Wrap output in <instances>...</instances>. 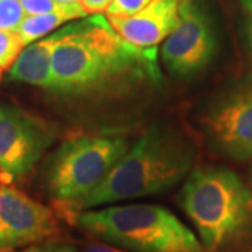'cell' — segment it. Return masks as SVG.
<instances>
[{"instance_id":"cell-1","label":"cell","mask_w":252,"mask_h":252,"mask_svg":"<svg viewBox=\"0 0 252 252\" xmlns=\"http://www.w3.org/2000/svg\"><path fill=\"white\" fill-rule=\"evenodd\" d=\"M157 48L127 42L101 14L55 32L51 93L70 98L117 95L157 83Z\"/></svg>"},{"instance_id":"cell-2","label":"cell","mask_w":252,"mask_h":252,"mask_svg":"<svg viewBox=\"0 0 252 252\" xmlns=\"http://www.w3.org/2000/svg\"><path fill=\"white\" fill-rule=\"evenodd\" d=\"M196 154L184 133L170 124L156 122L139 137L111 170L105 180L69 209L63 216L129 199L158 195L187 180Z\"/></svg>"},{"instance_id":"cell-3","label":"cell","mask_w":252,"mask_h":252,"mask_svg":"<svg viewBox=\"0 0 252 252\" xmlns=\"http://www.w3.org/2000/svg\"><path fill=\"white\" fill-rule=\"evenodd\" d=\"M178 200L206 252L231 251L252 235V190L228 168H193Z\"/></svg>"},{"instance_id":"cell-4","label":"cell","mask_w":252,"mask_h":252,"mask_svg":"<svg viewBox=\"0 0 252 252\" xmlns=\"http://www.w3.org/2000/svg\"><path fill=\"white\" fill-rule=\"evenodd\" d=\"M70 220L87 234L127 252H206L198 235L160 205L89 209Z\"/></svg>"},{"instance_id":"cell-5","label":"cell","mask_w":252,"mask_h":252,"mask_svg":"<svg viewBox=\"0 0 252 252\" xmlns=\"http://www.w3.org/2000/svg\"><path fill=\"white\" fill-rule=\"evenodd\" d=\"M127 150V140L117 135H81L64 140L44 167V187L59 212L97 188Z\"/></svg>"},{"instance_id":"cell-6","label":"cell","mask_w":252,"mask_h":252,"mask_svg":"<svg viewBox=\"0 0 252 252\" xmlns=\"http://www.w3.org/2000/svg\"><path fill=\"white\" fill-rule=\"evenodd\" d=\"M212 149L231 160L252 158V76L217 93L199 117Z\"/></svg>"},{"instance_id":"cell-7","label":"cell","mask_w":252,"mask_h":252,"mask_svg":"<svg viewBox=\"0 0 252 252\" xmlns=\"http://www.w3.org/2000/svg\"><path fill=\"white\" fill-rule=\"evenodd\" d=\"M54 142V129L44 119L17 105L1 104L0 182L11 185L30 174Z\"/></svg>"},{"instance_id":"cell-8","label":"cell","mask_w":252,"mask_h":252,"mask_svg":"<svg viewBox=\"0 0 252 252\" xmlns=\"http://www.w3.org/2000/svg\"><path fill=\"white\" fill-rule=\"evenodd\" d=\"M215 52L216 39L206 14L192 0H181L178 21L162 45L164 66L174 76L188 79L205 70Z\"/></svg>"},{"instance_id":"cell-9","label":"cell","mask_w":252,"mask_h":252,"mask_svg":"<svg viewBox=\"0 0 252 252\" xmlns=\"http://www.w3.org/2000/svg\"><path fill=\"white\" fill-rule=\"evenodd\" d=\"M59 233L55 212L11 185L0 187V251H16Z\"/></svg>"},{"instance_id":"cell-10","label":"cell","mask_w":252,"mask_h":252,"mask_svg":"<svg viewBox=\"0 0 252 252\" xmlns=\"http://www.w3.org/2000/svg\"><path fill=\"white\" fill-rule=\"evenodd\" d=\"M181 0H152L129 17H107L109 24L127 42L156 48L172 32L178 21Z\"/></svg>"},{"instance_id":"cell-11","label":"cell","mask_w":252,"mask_h":252,"mask_svg":"<svg viewBox=\"0 0 252 252\" xmlns=\"http://www.w3.org/2000/svg\"><path fill=\"white\" fill-rule=\"evenodd\" d=\"M54 46L55 34L27 45L10 67V79L51 91Z\"/></svg>"},{"instance_id":"cell-12","label":"cell","mask_w":252,"mask_h":252,"mask_svg":"<svg viewBox=\"0 0 252 252\" xmlns=\"http://www.w3.org/2000/svg\"><path fill=\"white\" fill-rule=\"evenodd\" d=\"M86 11L83 10L81 4H74L72 7L63 11L48 13V14H36V16H27L20 24L17 32L21 36L24 45L27 46L42 36L54 31L55 28L61 27L63 23H67L74 18L86 17Z\"/></svg>"},{"instance_id":"cell-13","label":"cell","mask_w":252,"mask_h":252,"mask_svg":"<svg viewBox=\"0 0 252 252\" xmlns=\"http://www.w3.org/2000/svg\"><path fill=\"white\" fill-rule=\"evenodd\" d=\"M24 46L17 31L0 30V70L11 67Z\"/></svg>"},{"instance_id":"cell-14","label":"cell","mask_w":252,"mask_h":252,"mask_svg":"<svg viewBox=\"0 0 252 252\" xmlns=\"http://www.w3.org/2000/svg\"><path fill=\"white\" fill-rule=\"evenodd\" d=\"M26 17L21 0H0V30L17 31Z\"/></svg>"},{"instance_id":"cell-15","label":"cell","mask_w":252,"mask_h":252,"mask_svg":"<svg viewBox=\"0 0 252 252\" xmlns=\"http://www.w3.org/2000/svg\"><path fill=\"white\" fill-rule=\"evenodd\" d=\"M152 0H112L107 9V17H129L146 7Z\"/></svg>"},{"instance_id":"cell-16","label":"cell","mask_w":252,"mask_h":252,"mask_svg":"<svg viewBox=\"0 0 252 252\" xmlns=\"http://www.w3.org/2000/svg\"><path fill=\"white\" fill-rule=\"evenodd\" d=\"M3 252H79L77 247L74 244L64 241V240H58V238H49L41 243L32 244L24 247L18 251H3Z\"/></svg>"},{"instance_id":"cell-17","label":"cell","mask_w":252,"mask_h":252,"mask_svg":"<svg viewBox=\"0 0 252 252\" xmlns=\"http://www.w3.org/2000/svg\"><path fill=\"white\" fill-rule=\"evenodd\" d=\"M21 4L27 16H36V14H48V13H56L63 11L72 7L74 4H59L55 0H21Z\"/></svg>"},{"instance_id":"cell-18","label":"cell","mask_w":252,"mask_h":252,"mask_svg":"<svg viewBox=\"0 0 252 252\" xmlns=\"http://www.w3.org/2000/svg\"><path fill=\"white\" fill-rule=\"evenodd\" d=\"M112 0H81V7L86 11V14H101L102 11H107Z\"/></svg>"},{"instance_id":"cell-19","label":"cell","mask_w":252,"mask_h":252,"mask_svg":"<svg viewBox=\"0 0 252 252\" xmlns=\"http://www.w3.org/2000/svg\"><path fill=\"white\" fill-rule=\"evenodd\" d=\"M81 252H125L124 250H119L114 245H109V244H102V243H95V244H89L87 247H84V250Z\"/></svg>"},{"instance_id":"cell-20","label":"cell","mask_w":252,"mask_h":252,"mask_svg":"<svg viewBox=\"0 0 252 252\" xmlns=\"http://www.w3.org/2000/svg\"><path fill=\"white\" fill-rule=\"evenodd\" d=\"M247 42H248V48H250V54L252 56V18H250L247 23Z\"/></svg>"},{"instance_id":"cell-21","label":"cell","mask_w":252,"mask_h":252,"mask_svg":"<svg viewBox=\"0 0 252 252\" xmlns=\"http://www.w3.org/2000/svg\"><path fill=\"white\" fill-rule=\"evenodd\" d=\"M240 1H241L244 9L248 11V14H250L252 18V0H240Z\"/></svg>"},{"instance_id":"cell-22","label":"cell","mask_w":252,"mask_h":252,"mask_svg":"<svg viewBox=\"0 0 252 252\" xmlns=\"http://www.w3.org/2000/svg\"><path fill=\"white\" fill-rule=\"evenodd\" d=\"M56 3L59 4H64V6H69V4H80L81 0H55Z\"/></svg>"},{"instance_id":"cell-23","label":"cell","mask_w":252,"mask_h":252,"mask_svg":"<svg viewBox=\"0 0 252 252\" xmlns=\"http://www.w3.org/2000/svg\"><path fill=\"white\" fill-rule=\"evenodd\" d=\"M251 181H252V171H251Z\"/></svg>"},{"instance_id":"cell-24","label":"cell","mask_w":252,"mask_h":252,"mask_svg":"<svg viewBox=\"0 0 252 252\" xmlns=\"http://www.w3.org/2000/svg\"><path fill=\"white\" fill-rule=\"evenodd\" d=\"M250 252H252V248H251V250H250Z\"/></svg>"},{"instance_id":"cell-25","label":"cell","mask_w":252,"mask_h":252,"mask_svg":"<svg viewBox=\"0 0 252 252\" xmlns=\"http://www.w3.org/2000/svg\"><path fill=\"white\" fill-rule=\"evenodd\" d=\"M0 73H1V70H0Z\"/></svg>"},{"instance_id":"cell-26","label":"cell","mask_w":252,"mask_h":252,"mask_svg":"<svg viewBox=\"0 0 252 252\" xmlns=\"http://www.w3.org/2000/svg\"><path fill=\"white\" fill-rule=\"evenodd\" d=\"M0 252H3V251H0Z\"/></svg>"}]
</instances>
